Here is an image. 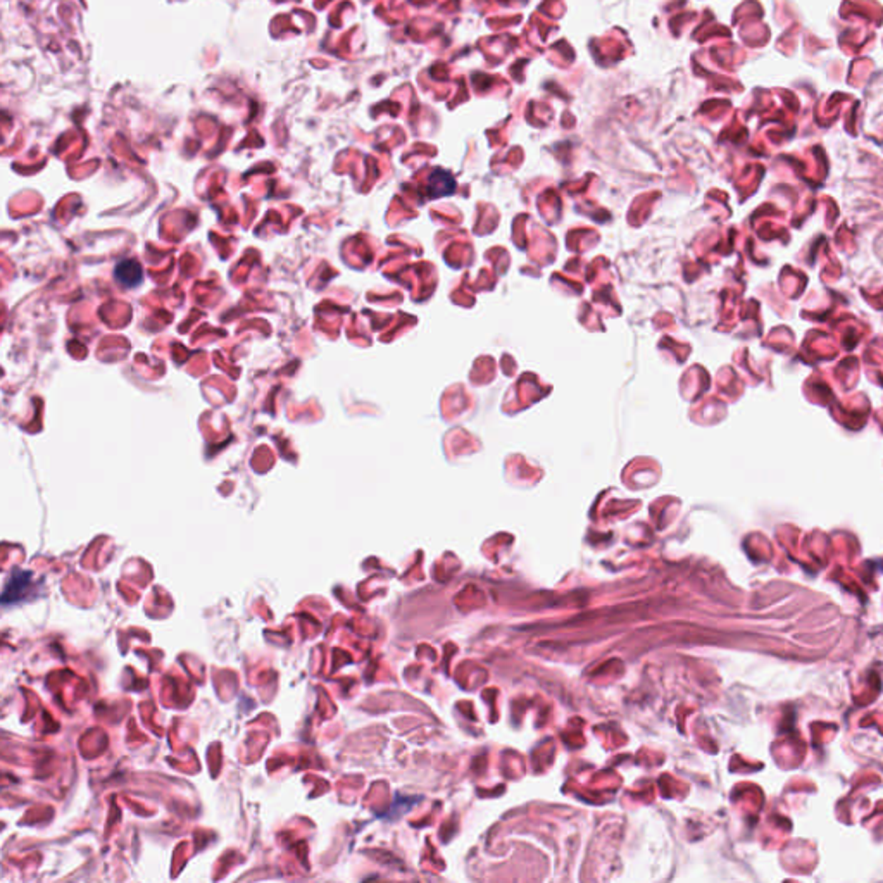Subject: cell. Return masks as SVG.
<instances>
[{
  "instance_id": "6da1fadb",
  "label": "cell",
  "mask_w": 883,
  "mask_h": 883,
  "mask_svg": "<svg viewBox=\"0 0 883 883\" xmlns=\"http://www.w3.org/2000/svg\"><path fill=\"white\" fill-rule=\"evenodd\" d=\"M114 278H116V282L121 286H125V289H135V286L140 285L143 280V269L140 262L135 261V259H123L121 262H118L116 269H114Z\"/></svg>"
},
{
  "instance_id": "7a4b0ae2",
  "label": "cell",
  "mask_w": 883,
  "mask_h": 883,
  "mask_svg": "<svg viewBox=\"0 0 883 883\" xmlns=\"http://www.w3.org/2000/svg\"><path fill=\"white\" fill-rule=\"evenodd\" d=\"M19 577V569L14 571V577L11 578L9 583H7L6 590H4V604H9V602H18L19 601V595L26 594V587L30 585V573H21V578Z\"/></svg>"
}]
</instances>
